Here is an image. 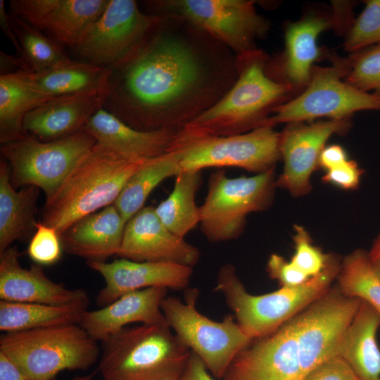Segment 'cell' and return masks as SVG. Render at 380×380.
<instances>
[{"instance_id": "cell-33", "label": "cell", "mask_w": 380, "mask_h": 380, "mask_svg": "<svg viewBox=\"0 0 380 380\" xmlns=\"http://www.w3.org/2000/svg\"><path fill=\"white\" fill-rule=\"evenodd\" d=\"M9 20L20 47V56L32 72L42 71L70 60L63 46L9 13Z\"/></svg>"}, {"instance_id": "cell-7", "label": "cell", "mask_w": 380, "mask_h": 380, "mask_svg": "<svg viewBox=\"0 0 380 380\" xmlns=\"http://www.w3.org/2000/svg\"><path fill=\"white\" fill-rule=\"evenodd\" d=\"M0 351L27 380H53L64 370H86L100 358L101 349L79 324L4 333Z\"/></svg>"}, {"instance_id": "cell-37", "label": "cell", "mask_w": 380, "mask_h": 380, "mask_svg": "<svg viewBox=\"0 0 380 380\" xmlns=\"http://www.w3.org/2000/svg\"><path fill=\"white\" fill-rule=\"evenodd\" d=\"M63 246L56 229L42 222L36 224L27 248L30 259L39 265H49L57 262L62 254Z\"/></svg>"}, {"instance_id": "cell-12", "label": "cell", "mask_w": 380, "mask_h": 380, "mask_svg": "<svg viewBox=\"0 0 380 380\" xmlns=\"http://www.w3.org/2000/svg\"><path fill=\"white\" fill-rule=\"evenodd\" d=\"M96 144V139L82 130L51 141L28 135L1 144V153L9 163L15 189L34 186L43 190L46 198L58 190Z\"/></svg>"}, {"instance_id": "cell-36", "label": "cell", "mask_w": 380, "mask_h": 380, "mask_svg": "<svg viewBox=\"0 0 380 380\" xmlns=\"http://www.w3.org/2000/svg\"><path fill=\"white\" fill-rule=\"evenodd\" d=\"M293 239L295 252L290 262L309 278L320 274L332 256L324 253L319 248L313 245L309 233L302 226H294Z\"/></svg>"}, {"instance_id": "cell-27", "label": "cell", "mask_w": 380, "mask_h": 380, "mask_svg": "<svg viewBox=\"0 0 380 380\" xmlns=\"http://www.w3.org/2000/svg\"><path fill=\"white\" fill-rule=\"evenodd\" d=\"M25 70L0 75V142L1 144L24 138L25 115L51 97L39 91Z\"/></svg>"}, {"instance_id": "cell-8", "label": "cell", "mask_w": 380, "mask_h": 380, "mask_svg": "<svg viewBox=\"0 0 380 380\" xmlns=\"http://www.w3.org/2000/svg\"><path fill=\"white\" fill-rule=\"evenodd\" d=\"M276 186L274 167L251 177L231 178L223 170L213 172L200 206L201 232L213 243L236 239L243 231L248 215L272 205Z\"/></svg>"}, {"instance_id": "cell-10", "label": "cell", "mask_w": 380, "mask_h": 380, "mask_svg": "<svg viewBox=\"0 0 380 380\" xmlns=\"http://www.w3.org/2000/svg\"><path fill=\"white\" fill-rule=\"evenodd\" d=\"M279 139L280 132L268 125L224 137L194 136L179 131L170 151L177 153L183 170L232 167L259 174L274 168L281 159Z\"/></svg>"}, {"instance_id": "cell-18", "label": "cell", "mask_w": 380, "mask_h": 380, "mask_svg": "<svg viewBox=\"0 0 380 380\" xmlns=\"http://www.w3.org/2000/svg\"><path fill=\"white\" fill-rule=\"evenodd\" d=\"M108 0H12L10 13L73 48Z\"/></svg>"}, {"instance_id": "cell-40", "label": "cell", "mask_w": 380, "mask_h": 380, "mask_svg": "<svg viewBox=\"0 0 380 380\" xmlns=\"http://www.w3.org/2000/svg\"><path fill=\"white\" fill-rule=\"evenodd\" d=\"M305 380H358L348 364L336 356L317 367Z\"/></svg>"}, {"instance_id": "cell-48", "label": "cell", "mask_w": 380, "mask_h": 380, "mask_svg": "<svg viewBox=\"0 0 380 380\" xmlns=\"http://www.w3.org/2000/svg\"><path fill=\"white\" fill-rule=\"evenodd\" d=\"M183 369V368H182ZM182 369L175 371L158 380H177Z\"/></svg>"}, {"instance_id": "cell-26", "label": "cell", "mask_w": 380, "mask_h": 380, "mask_svg": "<svg viewBox=\"0 0 380 380\" xmlns=\"http://www.w3.org/2000/svg\"><path fill=\"white\" fill-rule=\"evenodd\" d=\"M39 189L23 186L17 191L11 179L10 167L0 163V252L16 240L36 232V215Z\"/></svg>"}, {"instance_id": "cell-46", "label": "cell", "mask_w": 380, "mask_h": 380, "mask_svg": "<svg viewBox=\"0 0 380 380\" xmlns=\"http://www.w3.org/2000/svg\"><path fill=\"white\" fill-rule=\"evenodd\" d=\"M0 27L8 39L20 54V47L15 37L9 20V13L7 12L4 0H0Z\"/></svg>"}, {"instance_id": "cell-21", "label": "cell", "mask_w": 380, "mask_h": 380, "mask_svg": "<svg viewBox=\"0 0 380 380\" xmlns=\"http://www.w3.org/2000/svg\"><path fill=\"white\" fill-rule=\"evenodd\" d=\"M108 88L87 90L50 99L29 112L25 132L42 141L63 139L81 131L89 119L103 108Z\"/></svg>"}, {"instance_id": "cell-3", "label": "cell", "mask_w": 380, "mask_h": 380, "mask_svg": "<svg viewBox=\"0 0 380 380\" xmlns=\"http://www.w3.org/2000/svg\"><path fill=\"white\" fill-rule=\"evenodd\" d=\"M268 58L258 48L236 56L238 77L233 86L181 131L194 136L224 137L267 125L273 110L296 96L268 75Z\"/></svg>"}, {"instance_id": "cell-2", "label": "cell", "mask_w": 380, "mask_h": 380, "mask_svg": "<svg viewBox=\"0 0 380 380\" xmlns=\"http://www.w3.org/2000/svg\"><path fill=\"white\" fill-rule=\"evenodd\" d=\"M362 300L327 291L273 334L242 350L224 380H305L338 355L343 337Z\"/></svg>"}, {"instance_id": "cell-1", "label": "cell", "mask_w": 380, "mask_h": 380, "mask_svg": "<svg viewBox=\"0 0 380 380\" xmlns=\"http://www.w3.org/2000/svg\"><path fill=\"white\" fill-rule=\"evenodd\" d=\"M162 15L139 48L110 68L103 106L141 131L182 130L238 77L232 50L184 18Z\"/></svg>"}, {"instance_id": "cell-20", "label": "cell", "mask_w": 380, "mask_h": 380, "mask_svg": "<svg viewBox=\"0 0 380 380\" xmlns=\"http://www.w3.org/2000/svg\"><path fill=\"white\" fill-rule=\"evenodd\" d=\"M17 247L0 252L1 300L41 303L87 310L89 298L82 289H70L51 280L39 265L21 266Z\"/></svg>"}, {"instance_id": "cell-43", "label": "cell", "mask_w": 380, "mask_h": 380, "mask_svg": "<svg viewBox=\"0 0 380 380\" xmlns=\"http://www.w3.org/2000/svg\"><path fill=\"white\" fill-rule=\"evenodd\" d=\"M348 160L345 149L337 144L324 147L322 150L319 160V167L326 171L340 165Z\"/></svg>"}, {"instance_id": "cell-30", "label": "cell", "mask_w": 380, "mask_h": 380, "mask_svg": "<svg viewBox=\"0 0 380 380\" xmlns=\"http://www.w3.org/2000/svg\"><path fill=\"white\" fill-rule=\"evenodd\" d=\"M201 183V171H181L175 177L170 194L155 208L163 224L179 237L184 238L200 222V206L196 203V196Z\"/></svg>"}, {"instance_id": "cell-49", "label": "cell", "mask_w": 380, "mask_h": 380, "mask_svg": "<svg viewBox=\"0 0 380 380\" xmlns=\"http://www.w3.org/2000/svg\"><path fill=\"white\" fill-rule=\"evenodd\" d=\"M95 374H96V372H94V373H91V374H86V375H83V376H77V377H75L74 379H72V380H92V379L95 376Z\"/></svg>"}, {"instance_id": "cell-47", "label": "cell", "mask_w": 380, "mask_h": 380, "mask_svg": "<svg viewBox=\"0 0 380 380\" xmlns=\"http://www.w3.org/2000/svg\"><path fill=\"white\" fill-rule=\"evenodd\" d=\"M367 253L372 266L380 276V232Z\"/></svg>"}, {"instance_id": "cell-31", "label": "cell", "mask_w": 380, "mask_h": 380, "mask_svg": "<svg viewBox=\"0 0 380 380\" xmlns=\"http://www.w3.org/2000/svg\"><path fill=\"white\" fill-rule=\"evenodd\" d=\"M82 308L41 303L0 301V330L4 333L79 324Z\"/></svg>"}, {"instance_id": "cell-25", "label": "cell", "mask_w": 380, "mask_h": 380, "mask_svg": "<svg viewBox=\"0 0 380 380\" xmlns=\"http://www.w3.org/2000/svg\"><path fill=\"white\" fill-rule=\"evenodd\" d=\"M380 327L377 312L362 302L341 341L338 357L351 367L358 380H380Z\"/></svg>"}, {"instance_id": "cell-6", "label": "cell", "mask_w": 380, "mask_h": 380, "mask_svg": "<svg viewBox=\"0 0 380 380\" xmlns=\"http://www.w3.org/2000/svg\"><path fill=\"white\" fill-rule=\"evenodd\" d=\"M191 350L167 324L126 327L101 342L103 380H158L184 367Z\"/></svg>"}, {"instance_id": "cell-45", "label": "cell", "mask_w": 380, "mask_h": 380, "mask_svg": "<svg viewBox=\"0 0 380 380\" xmlns=\"http://www.w3.org/2000/svg\"><path fill=\"white\" fill-rule=\"evenodd\" d=\"M1 75L17 72L19 71L30 70L27 64L23 57L8 55L1 51L0 54Z\"/></svg>"}, {"instance_id": "cell-17", "label": "cell", "mask_w": 380, "mask_h": 380, "mask_svg": "<svg viewBox=\"0 0 380 380\" xmlns=\"http://www.w3.org/2000/svg\"><path fill=\"white\" fill-rule=\"evenodd\" d=\"M118 255L136 262H169L193 267L200 258V251L184 238L171 232L160 220L154 207L146 206L127 222Z\"/></svg>"}, {"instance_id": "cell-29", "label": "cell", "mask_w": 380, "mask_h": 380, "mask_svg": "<svg viewBox=\"0 0 380 380\" xmlns=\"http://www.w3.org/2000/svg\"><path fill=\"white\" fill-rule=\"evenodd\" d=\"M182 170L175 151L148 159L129 178L113 205L127 222L144 208L147 198L157 186Z\"/></svg>"}, {"instance_id": "cell-9", "label": "cell", "mask_w": 380, "mask_h": 380, "mask_svg": "<svg viewBox=\"0 0 380 380\" xmlns=\"http://www.w3.org/2000/svg\"><path fill=\"white\" fill-rule=\"evenodd\" d=\"M198 296L196 289L187 290L184 303L166 296L161 310L180 341L200 357L214 378L223 379L235 357L252 340L231 315L217 322L199 312L196 306Z\"/></svg>"}, {"instance_id": "cell-28", "label": "cell", "mask_w": 380, "mask_h": 380, "mask_svg": "<svg viewBox=\"0 0 380 380\" xmlns=\"http://www.w3.org/2000/svg\"><path fill=\"white\" fill-rule=\"evenodd\" d=\"M110 75V68L70 59L42 71L28 72L33 85L51 97L108 88Z\"/></svg>"}, {"instance_id": "cell-39", "label": "cell", "mask_w": 380, "mask_h": 380, "mask_svg": "<svg viewBox=\"0 0 380 380\" xmlns=\"http://www.w3.org/2000/svg\"><path fill=\"white\" fill-rule=\"evenodd\" d=\"M363 170L353 160H348L343 164L326 171L322 179L345 190H354L360 184Z\"/></svg>"}, {"instance_id": "cell-19", "label": "cell", "mask_w": 380, "mask_h": 380, "mask_svg": "<svg viewBox=\"0 0 380 380\" xmlns=\"http://www.w3.org/2000/svg\"><path fill=\"white\" fill-rule=\"evenodd\" d=\"M99 273L105 286L96 296V303L106 306L127 293L151 287L182 290L189 284L193 267L169 262H136L125 258L112 262L87 261Z\"/></svg>"}, {"instance_id": "cell-11", "label": "cell", "mask_w": 380, "mask_h": 380, "mask_svg": "<svg viewBox=\"0 0 380 380\" xmlns=\"http://www.w3.org/2000/svg\"><path fill=\"white\" fill-rule=\"evenodd\" d=\"M331 65H315L306 87L297 96L277 107L268 125L350 119L356 112L380 110V98L362 91L344 80L343 58H331Z\"/></svg>"}, {"instance_id": "cell-34", "label": "cell", "mask_w": 380, "mask_h": 380, "mask_svg": "<svg viewBox=\"0 0 380 380\" xmlns=\"http://www.w3.org/2000/svg\"><path fill=\"white\" fill-rule=\"evenodd\" d=\"M343 63L347 83L380 98V44L350 53Z\"/></svg>"}, {"instance_id": "cell-35", "label": "cell", "mask_w": 380, "mask_h": 380, "mask_svg": "<svg viewBox=\"0 0 380 380\" xmlns=\"http://www.w3.org/2000/svg\"><path fill=\"white\" fill-rule=\"evenodd\" d=\"M364 2L363 10L345 35L343 47L349 54L380 44V0Z\"/></svg>"}, {"instance_id": "cell-14", "label": "cell", "mask_w": 380, "mask_h": 380, "mask_svg": "<svg viewBox=\"0 0 380 380\" xmlns=\"http://www.w3.org/2000/svg\"><path fill=\"white\" fill-rule=\"evenodd\" d=\"M162 18L142 12L134 0H108L72 49L87 63L113 68L139 48Z\"/></svg>"}, {"instance_id": "cell-42", "label": "cell", "mask_w": 380, "mask_h": 380, "mask_svg": "<svg viewBox=\"0 0 380 380\" xmlns=\"http://www.w3.org/2000/svg\"><path fill=\"white\" fill-rule=\"evenodd\" d=\"M177 380H215V379L200 357L191 351Z\"/></svg>"}, {"instance_id": "cell-5", "label": "cell", "mask_w": 380, "mask_h": 380, "mask_svg": "<svg viewBox=\"0 0 380 380\" xmlns=\"http://www.w3.org/2000/svg\"><path fill=\"white\" fill-rule=\"evenodd\" d=\"M339 270L338 263L332 257L320 274L300 285L253 295L245 289L234 266L226 263L219 269L215 289L224 296L237 324L253 340L273 334L296 314L321 298L328 291Z\"/></svg>"}, {"instance_id": "cell-23", "label": "cell", "mask_w": 380, "mask_h": 380, "mask_svg": "<svg viewBox=\"0 0 380 380\" xmlns=\"http://www.w3.org/2000/svg\"><path fill=\"white\" fill-rule=\"evenodd\" d=\"M82 130L97 143L134 160L151 159L169 153L179 132L138 130L103 108L89 119Z\"/></svg>"}, {"instance_id": "cell-13", "label": "cell", "mask_w": 380, "mask_h": 380, "mask_svg": "<svg viewBox=\"0 0 380 380\" xmlns=\"http://www.w3.org/2000/svg\"><path fill=\"white\" fill-rule=\"evenodd\" d=\"M146 3L156 14L179 15L219 41L236 56L257 49L270 30L251 0H156Z\"/></svg>"}, {"instance_id": "cell-16", "label": "cell", "mask_w": 380, "mask_h": 380, "mask_svg": "<svg viewBox=\"0 0 380 380\" xmlns=\"http://www.w3.org/2000/svg\"><path fill=\"white\" fill-rule=\"evenodd\" d=\"M331 13L312 11L290 23L284 32V50L267 62V72L275 81L291 88L296 96L308 85L315 63L322 55L318 37L333 29Z\"/></svg>"}, {"instance_id": "cell-41", "label": "cell", "mask_w": 380, "mask_h": 380, "mask_svg": "<svg viewBox=\"0 0 380 380\" xmlns=\"http://www.w3.org/2000/svg\"><path fill=\"white\" fill-rule=\"evenodd\" d=\"M331 5L333 30L338 34H343L345 37L355 20L353 8L355 3L348 1H332Z\"/></svg>"}, {"instance_id": "cell-38", "label": "cell", "mask_w": 380, "mask_h": 380, "mask_svg": "<svg viewBox=\"0 0 380 380\" xmlns=\"http://www.w3.org/2000/svg\"><path fill=\"white\" fill-rule=\"evenodd\" d=\"M269 276L277 280L281 287H292L300 285L310 278L296 269L290 261H286L282 256L272 254L267 264Z\"/></svg>"}, {"instance_id": "cell-15", "label": "cell", "mask_w": 380, "mask_h": 380, "mask_svg": "<svg viewBox=\"0 0 380 380\" xmlns=\"http://www.w3.org/2000/svg\"><path fill=\"white\" fill-rule=\"evenodd\" d=\"M351 126L350 119L311 122H292L280 132L279 149L284 161L276 185L292 196H304L312 189L310 177L319 167V160L329 139L343 134Z\"/></svg>"}, {"instance_id": "cell-44", "label": "cell", "mask_w": 380, "mask_h": 380, "mask_svg": "<svg viewBox=\"0 0 380 380\" xmlns=\"http://www.w3.org/2000/svg\"><path fill=\"white\" fill-rule=\"evenodd\" d=\"M0 380H27L18 366L1 351Z\"/></svg>"}, {"instance_id": "cell-24", "label": "cell", "mask_w": 380, "mask_h": 380, "mask_svg": "<svg viewBox=\"0 0 380 380\" xmlns=\"http://www.w3.org/2000/svg\"><path fill=\"white\" fill-rule=\"evenodd\" d=\"M127 222L112 204L75 222L60 234L63 250L87 261L118 255Z\"/></svg>"}, {"instance_id": "cell-32", "label": "cell", "mask_w": 380, "mask_h": 380, "mask_svg": "<svg viewBox=\"0 0 380 380\" xmlns=\"http://www.w3.org/2000/svg\"><path fill=\"white\" fill-rule=\"evenodd\" d=\"M339 290L369 305L380 318V276L367 251L356 250L345 258L338 272Z\"/></svg>"}, {"instance_id": "cell-22", "label": "cell", "mask_w": 380, "mask_h": 380, "mask_svg": "<svg viewBox=\"0 0 380 380\" xmlns=\"http://www.w3.org/2000/svg\"><path fill=\"white\" fill-rule=\"evenodd\" d=\"M167 289L151 287L134 291L95 310H85L80 326L96 341L101 342L131 323L167 324L161 310Z\"/></svg>"}, {"instance_id": "cell-4", "label": "cell", "mask_w": 380, "mask_h": 380, "mask_svg": "<svg viewBox=\"0 0 380 380\" xmlns=\"http://www.w3.org/2000/svg\"><path fill=\"white\" fill-rule=\"evenodd\" d=\"M147 160L129 159L96 142L58 190L46 198L42 222L60 235L77 220L113 204Z\"/></svg>"}]
</instances>
